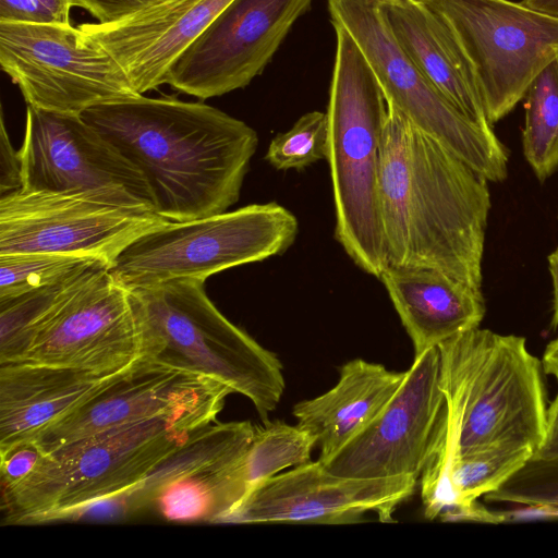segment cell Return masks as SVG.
Returning <instances> with one entry per match:
<instances>
[{
  "label": "cell",
  "mask_w": 558,
  "mask_h": 558,
  "mask_svg": "<svg viewBox=\"0 0 558 558\" xmlns=\"http://www.w3.org/2000/svg\"><path fill=\"white\" fill-rule=\"evenodd\" d=\"M81 116L142 171L170 221L227 211L258 146L254 129L203 101L137 95Z\"/></svg>",
  "instance_id": "cell-1"
},
{
  "label": "cell",
  "mask_w": 558,
  "mask_h": 558,
  "mask_svg": "<svg viewBox=\"0 0 558 558\" xmlns=\"http://www.w3.org/2000/svg\"><path fill=\"white\" fill-rule=\"evenodd\" d=\"M387 106L379 177L387 265L436 269L482 291L488 181Z\"/></svg>",
  "instance_id": "cell-2"
},
{
  "label": "cell",
  "mask_w": 558,
  "mask_h": 558,
  "mask_svg": "<svg viewBox=\"0 0 558 558\" xmlns=\"http://www.w3.org/2000/svg\"><path fill=\"white\" fill-rule=\"evenodd\" d=\"M437 347L445 408L425 469L448 476L454 458L499 444L536 450L546 396L542 362L525 338L476 327Z\"/></svg>",
  "instance_id": "cell-3"
},
{
  "label": "cell",
  "mask_w": 558,
  "mask_h": 558,
  "mask_svg": "<svg viewBox=\"0 0 558 558\" xmlns=\"http://www.w3.org/2000/svg\"><path fill=\"white\" fill-rule=\"evenodd\" d=\"M327 106L336 214L335 236L354 264L379 277L387 266L379 205L381 150L388 106L362 50L341 25Z\"/></svg>",
  "instance_id": "cell-4"
},
{
  "label": "cell",
  "mask_w": 558,
  "mask_h": 558,
  "mask_svg": "<svg viewBox=\"0 0 558 558\" xmlns=\"http://www.w3.org/2000/svg\"><path fill=\"white\" fill-rule=\"evenodd\" d=\"M205 426L208 424L193 417H157L41 453L24 478L2 488L8 522L78 520L94 505L135 487Z\"/></svg>",
  "instance_id": "cell-5"
},
{
  "label": "cell",
  "mask_w": 558,
  "mask_h": 558,
  "mask_svg": "<svg viewBox=\"0 0 558 558\" xmlns=\"http://www.w3.org/2000/svg\"><path fill=\"white\" fill-rule=\"evenodd\" d=\"M204 282L179 278L133 290L146 318L144 360L227 385L266 422L284 391L282 364L220 313Z\"/></svg>",
  "instance_id": "cell-6"
},
{
  "label": "cell",
  "mask_w": 558,
  "mask_h": 558,
  "mask_svg": "<svg viewBox=\"0 0 558 558\" xmlns=\"http://www.w3.org/2000/svg\"><path fill=\"white\" fill-rule=\"evenodd\" d=\"M298 231L296 217L275 202L169 220L130 243L108 271L130 290L179 278L205 281L225 269L281 255Z\"/></svg>",
  "instance_id": "cell-7"
},
{
  "label": "cell",
  "mask_w": 558,
  "mask_h": 558,
  "mask_svg": "<svg viewBox=\"0 0 558 558\" xmlns=\"http://www.w3.org/2000/svg\"><path fill=\"white\" fill-rule=\"evenodd\" d=\"M328 9L331 23L345 28L362 50L389 106L487 181L507 178L508 153L497 135L465 117L415 65L378 0H328Z\"/></svg>",
  "instance_id": "cell-8"
},
{
  "label": "cell",
  "mask_w": 558,
  "mask_h": 558,
  "mask_svg": "<svg viewBox=\"0 0 558 558\" xmlns=\"http://www.w3.org/2000/svg\"><path fill=\"white\" fill-rule=\"evenodd\" d=\"M450 27L493 125L558 59V17L510 0H423Z\"/></svg>",
  "instance_id": "cell-9"
},
{
  "label": "cell",
  "mask_w": 558,
  "mask_h": 558,
  "mask_svg": "<svg viewBox=\"0 0 558 558\" xmlns=\"http://www.w3.org/2000/svg\"><path fill=\"white\" fill-rule=\"evenodd\" d=\"M0 65L27 106L81 114L137 95L113 57L80 26L0 22Z\"/></svg>",
  "instance_id": "cell-10"
},
{
  "label": "cell",
  "mask_w": 558,
  "mask_h": 558,
  "mask_svg": "<svg viewBox=\"0 0 558 558\" xmlns=\"http://www.w3.org/2000/svg\"><path fill=\"white\" fill-rule=\"evenodd\" d=\"M145 331L136 293L118 283L106 266H96L41 320L14 363L121 371L144 359Z\"/></svg>",
  "instance_id": "cell-11"
},
{
  "label": "cell",
  "mask_w": 558,
  "mask_h": 558,
  "mask_svg": "<svg viewBox=\"0 0 558 558\" xmlns=\"http://www.w3.org/2000/svg\"><path fill=\"white\" fill-rule=\"evenodd\" d=\"M167 221L100 194L21 189L0 196V255L56 253L98 259L109 268L130 243Z\"/></svg>",
  "instance_id": "cell-12"
},
{
  "label": "cell",
  "mask_w": 558,
  "mask_h": 558,
  "mask_svg": "<svg viewBox=\"0 0 558 558\" xmlns=\"http://www.w3.org/2000/svg\"><path fill=\"white\" fill-rule=\"evenodd\" d=\"M19 155L22 190L94 193L156 211L142 171L81 114L27 106Z\"/></svg>",
  "instance_id": "cell-13"
},
{
  "label": "cell",
  "mask_w": 558,
  "mask_h": 558,
  "mask_svg": "<svg viewBox=\"0 0 558 558\" xmlns=\"http://www.w3.org/2000/svg\"><path fill=\"white\" fill-rule=\"evenodd\" d=\"M313 0H233L179 57L172 88L201 100L247 86Z\"/></svg>",
  "instance_id": "cell-14"
},
{
  "label": "cell",
  "mask_w": 558,
  "mask_h": 558,
  "mask_svg": "<svg viewBox=\"0 0 558 558\" xmlns=\"http://www.w3.org/2000/svg\"><path fill=\"white\" fill-rule=\"evenodd\" d=\"M230 393L218 380L143 359L29 442L49 453L112 428L165 416L193 417L209 425Z\"/></svg>",
  "instance_id": "cell-15"
},
{
  "label": "cell",
  "mask_w": 558,
  "mask_h": 558,
  "mask_svg": "<svg viewBox=\"0 0 558 558\" xmlns=\"http://www.w3.org/2000/svg\"><path fill=\"white\" fill-rule=\"evenodd\" d=\"M444 408L440 354L438 347H432L414 355L400 388L380 413L331 458L320 462L339 476L418 478L429 459Z\"/></svg>",
  "instance_id": "cell-16"
},
{
  "label": "cell",
  "mask_w": 558,
  "mask_h": 558,
  "mask_svg": "<svg viewBox=\"0 0 558 558\" xmlns=\"http://www.w3.org/2000/svg\"><path fill=\"white\" fill-rule=\"evenodd\" d=\"M416 484L411 475L339 476L310 461L256 486L226 523H352L367 511L388 522Z\"/></svg>",
  "instance_id": "cell-17"
},
{
  "label": "cell",
  "mask_w": 558,
  "mask_h": 558,
  "mask_svg": "<svg viewBox=\"0 0 558 558\" xmlns=\"http://www.w3.org/2000/svg\"><path fill=\"white\" fill-rule=\"evenodd\" d=\"M233 0H162L112 24L80 28L119 63L138 94L167 84L179 57Z\"/></svg>",
  "instance_id": "cell-18"
},
{
  "label": "cell",
  "mask_w": 558,
  "mask_h": 558,
  "mask_svg": "<svg viewBox=\"0 0 558 558\" xmlns=\"http://www.w3.org/2000/svg\"><path fill=\"white\" fill-rule=\"evenodd\" d=\"M131 367L97 372L25 362L0 364V456L32 441Z\"/></svg>",
  "instance_id": "cell-19"
},
{
  "label": "cell",
  "mask_w": 558,
  "mask_h": 558,
  "mask_svg": "<svg viewBox=\"0 0 558 558\" xmlns=\"http://www.w3.org/2000/svg\"><path fill=\"white\" fill-rule=\"evenodd\" d=\"M378 279L412 340L414 355L480 327L484 318L482 291L442 271L387 265Z\"/></svg>",
  "instance_id": "cell-20"
},
{
  "label": "cell",
  "mask_w": 558,
  "mask_h": 558,
  "mask_svg": "<svg viewBox=\"0 0 558 558\" xmlns=\"http://www.w3.org/2000/svg\"><path fill=\"white\" fill-rule=\"evenodd\" d=\"M399 46L465 117L493 130L472 69L445 20L423 0H378Z\"/></svg>",
  "instance_id": "cell-21"
},
{
  "label": "cell",
  "mask_w": 558,
  "mask_h": 558,
  "mask_svg": "<svg viewBox=\"0 0 558 558\" xmlns=\"http://www.w3.org/2000/svg\"><path fill=\"white\" fill-rule=\"evenodd\" d=\"M405 372L355 359L340 369L338 383L327 392L294 404L298 426L320 449L319 461L331 458L360 434L400 388Z\"/></svg>",
  "instance_id": "cell-22"
},
{
  "label": "cell",
  "mask_w": 558,
  "mask_h": 558,
  "mask_svg": "<svg viewBox=\"0 0 558 558\" xmlns=\"http://www.w3.org/2000/svg\"><path fill=\"white\" fill-rule=\"evenodd\" d=\"M255 428L251 422L243 421L210 424L196 430L140 484L118 498L99 502L98 509L128 513L149 506L155 495L172 481L216 460L245 451Z\"/></svg>",
  "instance_id": "cell-23"
},
{
  "label": "cell",
  "mask_w": 558,
  "mask_h": 558,
  "mask_svg": "<svg viewBox=\"0 0 558 558\" xmlns=\"http://www.w3.org/2000/svg\"><path fill=\"white\" fill-rule=\"evenodd\" d=\"M315 439L303 428L282 421L256 426L254 437L236 466L239 483L247 495L259 484L311 461Z\"/></svg>",
  "instance_id": "cell-24"
},
{
  "label": "cell",
  "mask_w": 558,
  "mask_h": 558,
  "mask_svg": "<svg viewBox=\"0 0 558 558\" xmlns=\"http://www.w3.org/2000/svg\"><path fill=\"white\" fill-rule=\"evenodd\" d=\"M524 107L523 154L544 181L558 167V59L531 84Z\"/></svg>",
  "instance_id": "cell-25"
},
{
  "label": "cell",
  "mask_w": 558,
  "mask_h": 558,
  "mask_svg": "<svg viewBox=\"0 0 558 558\" xmlns=\"http://www.w3.org/2000/svg\"><path fill=\"white\" fill-rule=\"evenodd\" d=\"M534 451L530 446L499 444L454 458L449 478L457 505L498 489L533 457Z\"/></svg>",
  "instance_id": "cell-26"
},
{
  "label": "cell",
  "mask_w": 558,
  "mask_h": 558,
  "mask_svg": "<svg viewBox=\"0 0 558 558\" xmlns=\"http://www.w3.org/2000/svg\"><path fill=\"white\" fill-rule=\"evenodd\" d=\"M87 270L62 282L0 300V364L20 360L41 320Z\"/></svg>",
  "instance_id": "cell-27"
},
{
  "label": "cell",
  "mask_w": 558,
  "mask_h": 558,
  "mask_svg": "<svg viewBox=\"0 0 558 558\" xmlns=\"http://www.w3.org/2000/svg\"><path fill=\"white\" fill-rule=\"evenodd\" d=\"M105 263L56 253H17L0 255V300L62 282Z\"/></svg>",
  "instance_id": "cell-28"
},
{
  "label": "cell",
  "mask_w": 558,
  "mask_h": 558,
  "mask_svg": "<svg viewBox=\"0 0 558 558\" xmlns=\"http://www.w3.org/2000/svg\"><path fill=\"white\" fill-rule=\"evenodd\" d=\"M327 146V114L311 111L303 114L289 131L271 140L265 158L276 170H301L326 159Z\"/></svg>",
  "instance_id": "cell-29"
},
{
  "label": "cell",
  "mask_w": 558,
  "mask_h": 558,
  "mask_svg": "<svg viewBox=\"0 0 558 558\" xmlns=\"http://www.w3.org/2000/svg\"><path fill=\"white\" fill-rule=\"evenodd\" d=\"M487 502L545 504L558 507V458L532 457L498 489L484 496Z\"/></svg>",
  "instance_id": "cell-30"
},
{
  "label": "cell",
  "mask_w": 558,
  "mask_h": 558,
  "mask_svg": "<svg viewBox=\"0 0 558 558\" xmlns=\"http://www.w3.org/2000/svg\"><path fill=\"white\" fill-rule=\"evenodd\" d=\"M162 0H72L73 7L86 10L99 24L128 19Z\"/></svg>",
  "instance_id": "cell-31"
},
{
  "label": "cell",
  "mask_w": 558,
  "mask_h": 558,
  "mask_svg": "<svg viewBox=\"0 0 558 558\" xmlns=\"http://www.w3.org/2000/svg\"><path fill=\"white\" fill-rule=\"evenodd\" d=\"M0 457L1 485L5 488L24 478L38 462L41 452L33 442H26Z\"/></svg>",
  "instance_id": "cell-32"
},
{
  "label": "cell",
  "mask_w": 558,
  "mask_h": 558,
  "mask_svg": "<svg viewBox=\"0 0 558 558\" xmlns=\"http://www.w3.org/2000/svg\"><path fill=\"white\" fill-rule=\"evenodd\" d=\"M23 186L19 150H15L1 112L0 126V196L19 191Z\"/></svg>",
  "instance_id": "cell-33"
},
{
  "label": "cell",
  "mask_w": 558,
  "mask_h": 558,
  "mask_svg": "<svg viewBox=\"0 0 558 558\" xmlns=\"http://www.w3.org/2000/svg\"><path fill=\"white\" fill-rule=\"evenodd\" d=\"M0 22L57 23L52 13L36 0H0Z\"/></svg>",
  "instance_id": "cell-34"
},
{
  "label": "cell",
  "mask_w": 558,
  "mask_h": 558,
  "mask_svg": "<svg viewBox=\"0 0 558 558\" xmlns=\"http://www.w3.org/2000/svg\"><path fill=\"white\" fill-rule=\"evenodd\" d=\"M438 519L444 522L504 523L500 511L489 510L477 499L454 505L442 511Z\"/></svg>",
  "instance_id": "cell-35"
},
{
  "label": "cell",
  "mask_w": 558,
  "mask_h": 558,
  "mask_svg": "<svg viewBox=\"0 0 558 558\" xmlns=\"http://www.w3.org/2000/svg\"><path fill=\"white\" fill-rule=\"evenodd\" d=\"M533 457L538 459L558 458V393L547 409L544 437Z\"/></svg>",
  "instance_id": "cell-36"
},
{
  "label": "cell",
  "mask_w": 558,
  "mask_h": 558,
  "mask_svg": "<svg viewBox=\"0 0 558 558\" xmlns=\"http://www.w3.org/2000/svg\"><path fill=\"white\" fill-rule=\"evenodd\" d=\"M522 507L500 511L504 523L558 519V507L545 504L520 505Z\"/></svg>",
  "instance_id": "cell-37"
},
{
  "label": "cell",
  "mask_w": 558,
  "mask_h": 558,
  "mask_svg": "<svg viewBox=\"0 0 558 558\" xmlns=\"http://www.w3.org/2000/svg\"><path fill=\"white\" fill-rule=\"evenodd\" d=\"M54 16L57 23L70 24V12L73 8L72 0H36Z\"/></svg>",
  "instance_id": "cell-38"
},
{
  "label": "cell",
  "mask_w": 558,
  "mask_h": 558,
  "mask_svg": "<svg viewBox=\"0 0 558 558\" xmlns=\"http://www.w3.org/2000/svg\"><path fill=\"white\" fill-rule=\"evenodd\" d=\"M542 367L544 373L554 376L558 380V337L546 347L542 359Z\"/></svg>",
  "instance_id": "cell-39"
},
{
  "label": "cell",
  "mask_w": 558,
  "mask_h": 558,
  "mask_svg": "<svg viewBox=\"0 0 558 558\" xmlns=\"http://www.w3.org/2000/svg\"><path fill=\"white\" fill-rule=\"evenodd\" d=\"M547 259L554 289L553 325L558 327V246L548 255Z\"/></svg>",
  "instance_id": "cell-40"
},
{
  "label": "cell",
  "mask_w": 558,
  "mask_h": 558,
  "mask_svg": "<svg viewBox=\"0 0 558 558\" xmlns=\"http://www.w3.org/2000/svg\"><path fill=\"white\" fill-rule=\"evenodd\" d=\"M522 4L558 17V0H522Z\"/></svg>",
  "instance_id": "cell-41"
}]
</instances>
